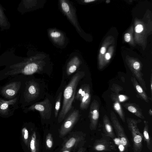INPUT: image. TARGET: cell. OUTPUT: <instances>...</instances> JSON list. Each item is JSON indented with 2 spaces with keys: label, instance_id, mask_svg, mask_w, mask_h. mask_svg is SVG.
<instances>
[{
  "label": "cell",
  "instance_id": "6da1fadb",
  "mask_svg": "<svg viewBox=\"0 0 152 152\" xmlns=\"http://www.w3.org/2000/svg\"><path fill=\"white\" fill-rule=\"evenodd\" d=\"M46 57L36 55L25 60L23 61L10 66L11 70L7 72L6 75H14L19 74L31 75L40 72L45 66V59Z\"/></svg>",
  "mask_w": 152,
  "mask_h": 152
},
{
  "label": "cell",
  "instance_id": "7a4b0ae2",
  "mask_svg": "<svg viewBox=\"0 0 152 152\" xmlns=\"http://www.w3.org/2000/svg\"><path fill=\"white\" fill-rule=\"evenodd\" d=\"M85 73L78 71L71 78L66 86L63 93V100L61 109L58 115V121L61 122L71 109L75 97L77 87L80 80L85 76Z\"/></svg>",
  "mask_w": 152,
  "mask_h": 152
},
{
  "label": "cell",
  "instance_id": "3957f363",
  "mask_svg": "<svg viewBox=\"0 0 152 152\" xmlns=\"http://www.w3.org/2000/svg\"><path fill=\"white\" fill-rule=\"evenodd\" d=\"M141 121L140 120L129 118L126 119L128 128L132 135L134 152H140L142 148L143 137L137 126L138 124Z\"/></svg>",
  "mask_w": 152,
  "mask_h": 152
},
{
  "label": "cell",
  "instance_id": "277c9868",
  "mask_svg": "<svg viewBox=\"0 0 152 152\" xmlns=\"http://www.w3.org/2000/svg\"><path fill=\"white\" fill-rule=\"evenodd\" d=\"M59 1L62 12L75 27L78 33L81 35L82 31L77 21L75 8L68 0H61Z\"/></svg>",
  "mask_w": 152,
  "mask_h": 152
},
{
  "label": "cell",
  "instance_id": "5b68a950",
  "mask_svg": "<svg viewBox=\"0 0 152 152\" xmlns=\"http://www.w3.org/2000/svg\"><path fill=\"white\" fill-rule=\"evenodd\" d=\"M80 115L78 110H74L64 121L59 130V137H64L72 129L78 121Z\"/></svg>",
  "mask_w": 152,
  "mask_h": 152
},
{
  "label": "cell",
  "instance_id": "8992f818",
  "mask_svg": "<svg viewBox=\"0 0 152 152\" xmlns=\"http://www.w3.org/2000/svg\"><path fill=\"white\" fill-rule=\"evenodd\" d=\"M110 118L112 124L119 140L120 144L125 148H127L129 146V140L123 128L120 124L116 115L112 111L110 113Z\"/></svg>",
  "mask_w": 152,
  "mask_h": 152
},
{
  "label": "cell",
  "instance_id": "52a82bcc",
  "mask_svg": "<svg viewBox=\"0 0 152 152\" xmlns=\"http://www.w3.org/2000/svg\"><path fill=\"white\" fill-rule=\"evenodd\" d=\"M52 107L49 100L47 98L44 101L36 103L28 108V110L39 111L41 117L44 119H49L51 116Z\"/></svg>",
  "mask_w": 152,
  "mask_h": 152
},
{
  "label": "cell",
  "instance_id": "ba28073f",
  "mask_svg": "<svg viewBox=\"0 0 152 152\" xmlns=\"http://www.w3.org/2000/svg\"><path fill=\"white\" fill-rule=\"evenodd\" d=\"M99 107L98 101L94 99L90 105L88 116L90 121L89 127L91 130L96 129L99 116Z\"/></svg>",
  "mask_w": 152,
  "mask_h": 152
},
{
  "label": "cell",
  "instance_id": "9c48e42d",
  "mask_svg": "<svg viewBox=\"0 0 152 152\" xmlns=\"http://www.w3.org/2000/svg\"><path fill=\"white\" fill-rule=\"evenodd\" d=\"M49 36L54 44L60 48L65 45L67 40L66 36L61 31L52 28L48 31Z\"/></svg>",
  "mask_w": 152,
  "mask_h": 152
},
{
  "label": "cell",
  "instance_id": "30bf717a",
  "mask_svg": "<svg viewBox=\"0 0 152 152\" xmlns=\"http://www.w3.org/2000/svg\"><path fill=\"white\" fill-rule=\"evenodd\" d=\"M93 147L94 150L99 151H111L116 150L114 144L104 138L96 140Z\"/></svg>",
  "mask_w": 152,
  "mask_h": 152
},
{
  "label": "cell",
  "instance_id": "8fae6325",
  "mask_svg": "<svg viewBox=\"0 0 152 152\" xmlns=\"http://www.w3.org/2000/svg\"><path fill=\"white\" fill-rule=\"evenodd\" d=\"M85 140L84 135L73 134L69 137L64 143L61 151L65 149H75L83 142Z\"/></svg>",
  "mask_w": 152,
  "mask_h": 152
},
{
  "label": "cell",
  "instance_id": "7c38bea8",
  "mask_svg": "<svg viewBox=\"0 0 152 152\" xmlns=\"http://www.w3.org/2000/svg\"><path fill=\"white\" fill-rule=\"evenodd\" d=\"M40 88L38 83L33 81H29L26 90V97L28 100L32 101L37 98L40 93Z\"/></svg>",
  "mask_w": 152,
  "mask_h": 152
},
{
  "label": "cell",
  "instance_id": "4fadbf2b",
  "mask_svg": "<svg viewBox=\"0 0 152 152\" xmlns=\"http://www.w3.org/2000/svg\"><path fill=\"white\" fill-rule=\"evenodd\" d=\"M20 83L18 82L11 83L2 88L1 93L7 98H12L16 94L20 89Z\"/></svg>",
  "mask_w": 152,
  "mask_h": 152
},
{
  "label": "cell",
  "instance_id": "5bb4252c",
  "mask_svg": "<svg viewBox=\"0 0 152 152\" xmlns=\"http://www.w3.org/2000/svg\"><path fill=\"white\" fill-rule=\"evenodd\" d=\"M80 63V60L77 56H75L72 57L67 64V75H69L75 72L79 67Z\"/></svg>",
  "mask_w": 152,
  "mask_h": 152
},
{
  "label": "cell",
  "instance_id": "9a60e30c",
  "mask_svg": "<svg viewBox=\"0 0 152 152\" xmlns=\"http://www.w3.org/2000/svg\"><path fill=\"white\" fill-rule=\"evenodd\" d=\"M131 82L135 90L140 97L146 102H149V98L143 88L139 84L137 80L133 76L131 78Z\"/></svg>",
  "mask_w": 152,
  "mask_h": 152
},
{
  "label": "cell",
  "instance_id": "2e32d148",
  "mask_svg": "<svg viewBox=\"0 0 152 152\" xmlns=\"http://www.w3.org/2000/svg\"><path fill=\"white\" fill-rule=\"evenodd\" d=\"M103 126L104 131L108 137L112 139L115 137L112 126L110 122L107 115H105L103 117Z\"/></svg>",
  "mask_w": 152,
  "mask_h": 152
},
{
  "label": "cell",
  "instance_id": "e0dca14e",
  "mask_svg": "<svg viewBox=\"0 0 152 152\" xmlns=\"http://www.w3.org/2000/svg\"><path fill=\"white\" fill-rule=\"evenodd\" d=\"M91 99V94L90 87L89 85H87L85 94L80 99V108L82 110L87 109L90 103Z\"/></svg>",
  "mask_w": 152,
  "mask_h": 152
},
{
  "label": "cell",
  "instance_id": "ac0fdd59",
  "mask_svg": "<svg viewBox=\"0 0 152 152\" xmlns=\"http://www.w3.org/2000/svg\"><path fill=\"white\" fill-rule=\"evenodd\" d=\"M122 105L129 111L137 117L142 119L145 118L141 109L136 104L126 103L123 104Z\"/></svg>",
  "mask_w": 152,
  "mask_h": 152
},
{
  "label": "cell",
  "instance_id": "d6986e66",
  "mask_svg": "<svg viewBox=\"0 0 152 152\" xmlns=\"http://www.w3.org/2000/svg\"><path fill=\"white\" fill-rule=\"evenodd\" d=\"M17 100L16 98L9 101L0 99V113L3 115H7L9 111L10 105L14 104Z\"/></svg>",
  "mask_w": 152,
  "mask_h": 152
},
{
  "label": "cell",
  "instance_id": "ffe728a7",
  "mask_svg": "<svg viewBox=\"0 0 152 152\" xmlns=\"http://www.w3.org/2000/svg\"><path fill=\"white\" fill-rule=\"evenodd\" d=\"M144 127L143 130V137L145 141L146 142L147 146L149 151H152V145L151 140L148 133V121H144Z\"/></svg>",
  "mask_w": 152,
  "mask_h": 152
},
{
  "label": "cell",
  "instance_id": "44dd1931",
  "mask_svg": "<svg viewBox=\"0 0 152 152\" xmlns=\"http://www.w3.org/2000/svg\"><path fill=\"white\" fill-rule=\"evenodd\" d=\"M111 97L113 100L114 101L113 103L114 109L118 113L122 121L123 122H125V118L124 113L119 102L112 95Z\"/></svg>",
  "mask_w": 152,
  "mask_h": 152
},
{
  "label": "cell",
  "instance_id": "7402d4cb",
  "mask_svg": "<svg viewBox=\"0 0 152 152\" xmlns=\"http://www.w3.org/2000/svg\"><path fill=\"white\" fill-rule=\"evenodd\" d=\"M9 23L4 13L3 10L0 5V27L2 30L9 28Z\"/></svg>",
  "mask_w": 152,
  "mask_h": 152
},
{
  "label": "cell",
  "instance_id": "603a6c76",
  "mask_svg": "<svg viewBox=\"0 0 152 152\" xmlns=\"http://www.w3.org/2000/svg\"><path fill=\"white\" fill-rule=\"evenodd\" d=\"M29 145L31 152H38V143L36 134L35 131H34L32 133Z\"/></svg>",
  "mask_w": 152,
  "mask_h": 152
},
{
  "label": "cell",
  "instance_id": "cb8c5ba5",
  "mask_svg": "<svg viewBox=\"0 0 152 152\" xmlns=\"http://www.w3.org/2000/svg\"><path fill=\"white\" fill-rule=\"evenodd\" d=\"M62 95V93L60 92L59 94L56 99L54 110L55 116L56 118L57 117L58 112L60 109Z\"/></svg>",
  "mask_w": 152,
  "mask_h": 152
},
{
  "label": "cell",
  "instance_id": "d4e9b609",
  "mask_svg": "<svg viewBox=\"0 0 152 152\" xmlns=\"http://www.w3.org/2000/svg\"><path fill=\"white\" fill-rule=\"evenodd\" d=\"M22 134L23 141L25 144L28 146L30 139L29 137L28 131L26 127H24L22 129Z\"/></svg>",
  "mask_w": 152,
  "mask_h": 152
},
{
  "label": "cell",
  "instance_id": "484cf974",
  "mask_svg": "<svg viewBox=\"0 0 152 152\" xmlns=\"http://www.w3.org/2000/svg\"><path fill=\"white\" fill-rule=\"evenodd\" d=\"M45 144L48 149L51 148L53 144V140L51 134L48 133L46 136L45 139Z\"/></svg>",
  "mask_w": 152,
  "mask_h": 152
},
{
  "label": "cell",
  "instance_id": "4316f807",
  "mask_svg": "<svg viewBox=\"0 0 152 152\" xmlns=\"http://www.w3.org/2000/svg\"><path fill=\"white\" fill-rule=\"evenodd\" d=\"M119 102H123L126 101L128 99L126 96L123 95H113Z\"/></svg>",
  "mask_w": 152,
  "mask_h": 152
},
{
  "label": "cell",
  "instance_id": "83f0119b",
  "mask_svg": "<svg viewBox=\"0 0 152 152\" xmlns=\"http://www.w3.org/2000/svg\"><path fill=\"white\" fill-rule=\"evenodd\" d=\"M84 85H82L78 90L77 93L75 96V99L79 100L80 96L83 89Z\"/></svg>",
  "mask_w": 152,
  "mask_h": 152
},
{
  "label": "cell",
  "instance_id": "f1b7e54d",
  "mask_svg": "<svg viewBox=\"0 0 152 152\" xmlns=\"http://www.w3.org/2000/svg\"><path fill=\"white\" fill-rule=\"evenodd\" d=\"M143 30V26L142 25H137L135 27V31L137 33H140Z\"/></svg>",
  "mask_w": 152,
  "mask_h": 152
},
{
  "label": "cell",
  "instance_id": "f546056e",
  "mask_svg": "<svg viewBox=\"0 0 152 152\" xmlns=\"http://www.w3.org/2000/svg\"><path fill=\"white\" fill-rule=\"evenodd\" d=\"M124 39L125 41L127 42L130 41L131 39L130 34L128 33L125 34L124 36Z\"/></svg>",
  "mask_w": 152,
  "mask_h": 152
},
{
  "label": "cell",
  "instance_id": "4dcf8cb0",
  "mask_svg": "<svg viewBox=\"0 0 152 152\" xmlns=\"http://www.w3.org/2000/svg\"><path fill=\"white\" fill-rule=\"evenodd\" d=\"M86 150V148L83 147H81L79 149L77 152H85Z\"/></svg>",
  "mask_w": 152,
  "mask_h": 152
},
{
  "label": "cell",
  "instance_id": "1f68e13d",
  "mask_svg": "<svg viewBox=\"0 0 152 152\" xmlns=\"http://www.w3.org/2000/svg\"><path fill=\"white\" fill-rule=\"evenodd\" d=\"M105 57L106 60H108L110 58V56L109 53H107L106 54Z\"/></svg>",
  "mask_w": 152,
  "mask_h": 152
},
{
  "label": "cell",
  "instance_id": "d6a6232c",
  "mask_svg": "<svg viewBox=\"0 0 152 152\" xmlns=\"http://www.w3.org/2000/svg\"><path fill=\"white\" fill-rule=\"evenodd\" d=\"M106 48L104 47H102L100 49V52L102 54H104L105 53L106 51Z\"/></svg>",
  "mask_w": 152,
  "mask_h": 152
},
{
  "label": "cell",
  "instance_id": "836d02e7",
  "mask_svg": "<svg viewBox=\"0 0 152 152\" xmlns=\"http://www.w3.org/2000/svg\"><path fill=\"white\" fill-rule=\"evenodd\" d=\"M71 151L72 150L70 149H65L61 151V152H71Z\"/></svg>",
  "mask_w": 152,
  "mask_h": 152
},
{
  "label": "cell",
  "instance_id": "e575fe53",
  "mask_svg": "<svg viewBox=\"0 0 152 152\" xmlns=\"http://www.w3.org/2000/svg\"><path fill=\"white\" fill-rule=\"evenodd\" d=\"M95 1V0H85L84 1L85 3H88Z\"/></svg>",
  "mask_w": 152,
  "mask_h": 152
},
{
  "label": "cell",
  "instance_id": "d590c367",
  "mask_svg": "<svg viewBox=\"0 0 152 152\" xmlns=\"http://www.w3.org/2000/svg\"><path fill=\"white\" fill-rule=\"evenodd\" d=\"M151 83V93H152V77H151V81H150Z\"/></svg>",
  "mask_w": 152,
  "mask_h": 152
},
{
  "label": "cell",
  "instance_id": "8d00e7d4",
  "mask_svg": "<svg viewBox=\"0 0 152 152\" xmlns=\"http://www.w3.org/2000/svg\"><path fill=\"white\" fill-rule=\"evenodd\" d=\"M149 114L150 115H152V111L151 109H150L149 111Z\"/></svg>",
  "mask_w": 152,
  "mask_h": 152
}]
</instances>
